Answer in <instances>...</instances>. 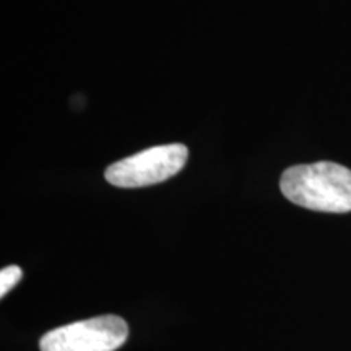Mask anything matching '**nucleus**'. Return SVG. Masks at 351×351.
Returning <instances> with one entry per match:
<instances>
[{"label": "nucleus", "instance_id": "nucleus-1", "mask_svg": "<svg viewBox=\"0 0 351 351\" xmlns=\"http://www.w3.org/2000/svg\"><path fill=\"white\" fill-rule=\"evenodd\" d=\"M280 189L298 207L326 213L351 212V169L339 163L291 166L282 174Z\"/></svg>", "mask_w": 351, "mask_h": 351}, {"label": "nucleus", "instance_id": "nucleus-2", "mask_svg": "<svg viewBox=\"0 0 351 351\" xmlns=\"http://www.w3.org/2000/svg\"><path fill=\"white\" fill-rule=\"evenodd\" d=\"M189 150L182 143L160 145L112 163L104 173L111 186L138 189L168 181L187 163Z\"/></svg>", "mask_w": 351, "mask_h": 351}, {"label": "nucleus", "instance_id": "nucleus-3", "mask_svg": "<svg viewBox=\"0 0 351 351\" xmlns=\"http://www.w3.org/2000/svg\"><path fill=\"white\" fill-rule=\"evenodd\" d=\"M129 337L127 322L119 315L78 320L47 332L39 341L41 351H116Z\"/></svg>", "mask_w": 351, "mask_h": 351}, {"label": "nucleus", "instance_id": "nucleus-4", "mask_svg": "<svg viewBox=\"0 0 351 351\" xmlns=\"http://www.w3.org/2000/svg\"><path fill=\"white\" fill-rule=\"evenodd\" d=\"M21 276H23V271H21L20 267L16 265H10L2 269V271H0V296H5L7 293L20 282Z\"/></svg>", "mask_w": 351, "mask_h": 351}]
</instances>
